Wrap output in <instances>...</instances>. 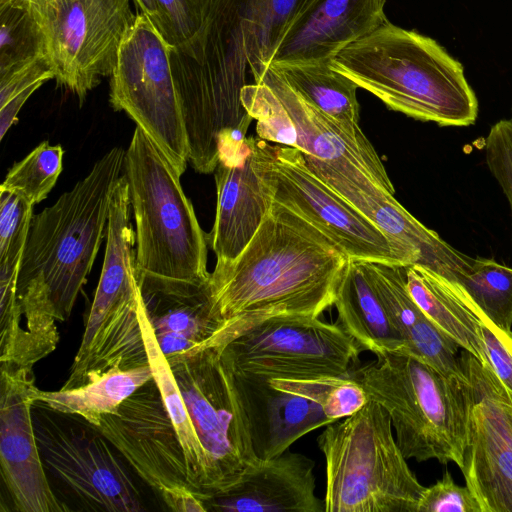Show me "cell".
<instances>
[{
    "instance_id": "obj_27",
    "label": "cell",
    "mask_w": 512,
    "mask_h": 512,
    "mask_svg": "<svg viewBox=\"0 0 512 512\" xmlns=\"http://www.w3.org/2000/svg\"><path fill=\"white\" fill-rule=\"evenodd\" d=\"M151 379L153 371L150 365L113 369L88 384L71 389L43 391L36 387L34 398L53 410L77 414L98 426L102 416L114 412Z\"/></svg>"
},
{
    "instance_id": "obj_35",
    "label": "cell",
    "mask_w": 512,
    "mask_h": 512,
    "mask_svg": "<svg viewBox=\"0 0 512 512\" xmlns=\"http://www.w3.org/2000/svg\"><path fill=\"white\" fill-rule=\"evenodd\" d=\"M241 100L246 112L256 120L257 136L265 141L296 148V127L273 89L262 79L246 84Z\"/></svg>"
},
{
    "instance_id": "obj_10",
    "label": "cell",
    "mask_w": 512,
    "mask_h": 512,
    "mask_svg": "<svg viewBox=\"0 0 512 512\" xmlns=\"http://www.w3.org/2000/svg\"><path fill=\"white\" fill-rule=\"evenodd\" d=\"M166 358L209 462L212 498L258 458L235 375L213 347Z\"/></svg>"
},
{
    "instance_id": "obj_42",
    "label": "cell",
    "mask_w": 512,
    "mask_h": 512,
    "mask_svg": "<svg viewBox=\"0 0 512 512\" xmlns=\"http://www.w3.org/2000/svg\"><path fill=\"white\" fill-rule=\"evenodd\" d=\"M155 336L166 357L197 351L200 345L195 339L180 333L168 332Z\"/></svg>"
},
{
    "instance_id": "obj_41",
    "label": "cell",
    "mask_w": 512,
    "mask_h": 512,
    "mask_svg": "<svg viewBox=\"0 0 512 512\" xmlns=\"http://www.w3.org/2000/svg\"><path fill=\"white\" fill-rule=\"evenodd\" d=\"M417 512H482L467 486L456 484L448 471L434 485L425 487Z\"/></svg>"
},
{
    "instance_id": "obj_8",
    "label": "cell",
    "mask_w": 512,
    "mask_h": 512,
    "mask_svg": "<svg viewBox=\"0 0 512 512\" xmlns=\"http://www.w3.org/2000/svg\"><path fill=\"white\" fill-rule=\"evenodd\" d=\"M40 456L48 476L76 510L140 512L138 487L124 459L101 431L77 414L32 406Z\"/></svg>"
},
{
    "instance_id": "obj_17",
    "label": "cell",
    "mask_w": 512,
    "mask_h": 512,
    "mask_svg": "<svg viewBox=\"0 0 512 512\" xmlns=\"http://www.w3.org/2000/svg\"><path fill=\"white\" fill-rule=\"evenodd\" d=\"M0 466L2 481L18 512H67L53 490L38 449L32 406L33 368L0 366Z\"/></svg>"
},
{
    "instance_id": "obj_14",
    "label": "cell",
    "mask_w": 512,
    "mask_h": 512,
    "mask_svg": "<svg viewBox=\"0 0 512 512\" xmlns=\"http://www.w3.org/2000/svg\"><path fill=\"white\" fill-rule=\"evenodd\" d=\"M463 356L472 401L460 470L482 512H512V403L489 366Z\"/></svg>"
},
{
    "instance_id": "obj_26",
    "label": "cell",
    "mask_w": 512,
    "mask_h": 512,
    "mask_svg": "<svg viewBox=\"0 0 512 512\" xmlns=\"http://www.w3.org/2000/svg\"><path fill=\"white\" fill-rule=\"evenodd\" d=\"M138 315L149 358V365L153 371V379L159 388L164 405L185 453L192 491L205 502L211 497L209 462L194 429L171 367L158 345L140 293Z\"/></svg>"
},
{
    "instance_id": "obj_25",
    "label": "cell",
    "mask_w": 512,
    "mask_h": 512,
    "mask_svg": "<svg viewBox=\"0 0 512 512\" xmlns=\"http://www.w3.org/2000/svg\"><path fill=\"white\" fill-rule=\"evenodd\" d=\"M334 306L336 322L362 351H370L376 356L405 351L406 343L370 284L360 261H348Z\"/></svg>"
},
{
    "instance_id": "obj_37",
    "label": "cell",
    "mask_w": 512,
    "mask_h": 512,
    "mask_svg": "<svg viewBox=\"0 0 512 512\" xmlns=\"http://www.w3.org/2000/svg\"><path fill=\"white\" fill-rule=\"evenodd\" d=\"M33 206L18 194L0 189V264L21 262Z\"/></svg>"
},
{
    "instance_id": "obj_5",
    "label": "cell",
    "mask_w": 512,
    "mask_h": 512,
    "mask_svg": "<svg viewBox=\"0 0 512 512\" xmlns=\"http://www.w3.org/2000/svg\"><path fill=\"white\" fill-rule=\"evenodd\" d=\"M390 417L406 459L463 465L472 401L469 379L448 376L408 352H387L349 375Z\"/></svg>"
},
{
    "instance_id": "obj_39",
    "label": "cell",
    "mask_w": 512,
    "mask_h": 512,
    "mask_svg": "<svg viewBox=\"0 0 512 512\" xmlns=\"http://www.w3.org/2000/svg\"><path fill=\"white\" fill-rule=\"evenodd\" d=\"M487 166L505 194L512 215V120L495 123L484 141Z\"/></svg>"
},
{
    "instance_id": "obj_20",
    "label": "cell",
    "mask_w": 512,
    "mask_h": 512,
    "mask_svg": "<svg viewBox=\"0 0 512 512\" xmlns=\"http://www.w3.org/2000/svg\"><path fill=\"white\" fill-rule=\"evenodd\" d=\"M260 79L273 89L288 112L297 130L296 149L306 158L328 163H352L375 184L395 193L380 156L360 126H346L322 112L297 92L274 67L268 66Z\"/></svg>"
},
{
    "instance_id": "obj_43",
    "label": "cell",
    "mask_w": 512,
    "mask_h": 512,
    "mask_svg": "<svg viewBox=\"0 0 512 512\" xmlns=\"http://www.w3.org/2000/svg\"><path fill=\"white\" fill-rule=\"evenodd\" d=\"M137 8L145 14L157 28L159 22L158 8L155 0H132Z\"/></svg>"
},
{
    "instance_id": "obj_21",
    "label": "cell",
    "mask_w": 512,
    "mask_h": 512,
    "mask_svg": "<svg viewBox=\"0 0 512 512\" xmlns=\"http://www.w3.org/2000/svg\"><path fill=\"white\" fill-rule=\"evenodd\" d=\"M257 139L236 163L218 162L214 171L217 205L208 244L216 262L235 259L248 245L267 211L271 200L261 181Z\"/></svg>"
},
{
    "instance_id": "obj_34",
    "label": "cell",
    "mask_w": 512,
    "mask_h": 512,
    "mask_svg": "<svg viewBox=\"0 0 512 512\" xmlns=\"http://www.w3.org/2000/svg\"><path fill=\"white\" fill-rule=\"evenodd\" d=\"M403 339L406 349L402 352L420 358L445 375L468 379L464 349L423 312L405 330Z\"/></svg>"
},
{
    "instance_id": "obj_22",
    "label": "cell",
    "mask_w": 512,
    "mask_h": 512,
    "mask_svg": "<svg viewBox=\"0 0 512 512\" xmlns=\"http://www.w3.org/2000/svg\"><path fill=\"white\" fill-rule=\"evenodd\" d=\"M234 375L259 458L279 456L305 434L335 422L314 401L277 389L269 379Z\"/></svg>"
},
{
    "instance_id": "obj_9",
    "label": "cell",
    "mask_w": 512,
    "mask_h": 512,
    "mask_svg": "<svg viewBox=\"0 0 512 512\" xmlns=\"http://www.w3.org/2000/svg\"><path fill=\"white\" fill-rule=\"evenodd\" d=\"M35 21L58 85L80 104L111 76L123 38L135 20L132 0H9Z\"/></svg>"
},
{
    "instance_id": "obj_40",
    "label": "cell",
    "mask_w": 512,
    "mask_h": 512,
    "mask_svg": "<svg viewBox=\"0 0 512 512\" xmlns=\"http://www.w3.org/2000/svg\"><path fill=\"white\" fill-rule=\"evenodd\" d=\"M481 336L487 366L512 403V330L501 329L482 311Z\"/></svg>"
},
{
    "instance_id": "obj_28",
    "label": "cell",
    "mask_w": 512,
    "mask_h": 512,
    "mask_svg": "<svg viewBox=\"0 0 512 512\" xmlns=\"http://www.w3.org/2000/svg\"><path fill=\"white\" fill-rule=\"evenodd\" d=\"M314 0H243L249 71L260 80L291 25Z\"/></svg>"
},
{
    "instance_id": "obj_6",
    "label": "cell",
    "mask_w": 512,
    "mask_h": 512,
    "mask_svg": "<svg viewBox=\"0 0 512 512\" xmlns=\"http://www.w3.org/2000/svg\"><path fill=\"white\" fill-rule=\"evenodd\" d=\"M124 175L136 222V274L208 282L207 234L182 189L181 175L139 126L125 152Z\"/></svg>"
},
{
    "instance_id": "obj_36",
    "label": "cell",
    "mask_w": 512,
    "mask_h": 512,
    "mask_svg": "<svg viewBox=\"0 0 512 512\" xmlns=\"http://www.w3.org/2000/svg\"><path fill=\"white\" fill-rule=\"evenodd\" d=\"M54 79L46 56L0 74V139L17 121L27 99L45 82Z\"/></svg>"
},
{
    "instance_id": "obj_13",
    "label": "cell",
    "mask_w": 512,
    "mask_h": 512,
    "mask_svg": "<svg viewBox=\"0 0 512 512\" xmlns=\"http://www.w3.org/2000/svg\"><path fill=\"white\" fill-rule=\"evenodd\" d=\"M219 351L234 374L266 379L348 376L362 352L337 322L305 316L268 319Z\"/></svg>"
},
{
    "instance_id": "obj_12",
    "label": "cell",
    "mask_w": 512,
    "mask_h": 512,
    "mask_svg": "<svg viewBox=\"0 0 512 512\" xmlns=\"http://www.w3.org/2000/svg\"><path fill=\"white\" fill-rule=\"evenodd\" d=\"M257 151L261 181L271 202L314 225L349 260L404 265L386 235L314 173L300 150L270 145L258 137Z\"/></svg>"
},
{
    "instance_id": "obj_23",
    "label": "cell",
    "mask_w": 512,
    "mask_h": 512,
    "mask_svg": "<svg viewBox=\"0 0 512 512\" xmlns=\"http://www.w3.org/2000/svg\"><path fill=\"white\" fill-rule=\"evenodd\" d=\"M128 183L121 175L111 195L104 262L83 338L74 361L89 351L107 315L138 294L136 280V244L131 224Z\"/></svg>"
},
{
    "instance_id": "obj_18",
    "label": "cell",
    "mask_w": 512,
    "mask_h": 512,
    "mask_svg": "<svg viewBox=\"0 0 512 512\" xmlns=\"http://www.w3.org/2000/svg\"><path fill=\"white\" fill-rule=\"evenodd\" d=\"M387 0H314L291 25L269 66L332 62L388 19Z\"/></svg>"
},
{
    "instance_id": "obj_1",
    "label": "cell",
    "mask_w": 512,
    "mask_h": 512,
    "mask_svg": "<svg viewBox=\"0 0 512 512\" xmlns=\"http://www.w3.org/2000/svg\"><path fill=\"white\" fill-rule=\"evenodd\" d=\"M348 261L318 228L272 202L244 250L231 261L216 262L210 273L216 329L200 350L221 349L274 317H320L334 306Z\"/></svg>"
},
{
    "instance_id": "obj_3",
    "label": "cell",
    "mask_w": 512,
    "mask_h": 512,
    "mask_svg": "<svg viewBox=\"0 0 512 512\" xmlns=\"http://www.w3.org/2000/svg\"><path fill=\"white\" fill-rule=\"evenodd\" d=\"M242 12L243 0H211L198 33L170 48L189 162L202 174L218 165L220 136L253 120L241 100L249 69Z\"/></svg>"
},
{
    "instance_id": "obj_31",
    "label": "cell",
    "mask_w": 512,
    "mask_h": 512,
    "mask_svg": "<svg viewBox=\"0 0 512 512\" xmlns=\"http://www.w3.org/2000/svg\"><path fill=\"white\" fill-rule=\"evenodd\" d=\"M277 389L301 395L317 403L333 421L346 418L369 400L363 387L349 376L312 379H269Z\"/></svg>"
},
{
    "instance_id": "obj_16",
    "label": "cell",
    "mask_w": 512,
    "mask_h": 512,
    "mask_svg": "<svg viewBox=\"0 0 512 512\" xmlns=\"http://www.w3.org/2000/svg\"><path fill=\"white\" fill-rule=\"evenodd\" d=\"M96 427L162 501L176 491H192L180 438L154 379Z\"/></svg>"
},
{
    "instance_id": "obj_2",
    "label": "cell",
    "mask_w": 512,
    "mask_h": 512,
    "mask_svg": "<svg viewBox=\"0 0 512 512\" xmlns=\"http://www.w3.org/2000/svg\"><path fill=\"white\" fill-rule=\"evenodd\" d=\"M334 69L389 109L441 127H466L478 116L462 64L434 39L389 20L340 51Z\"/></svg>"
},
{
    "instance_id": "obj_7",
    "label": "cell",
    "mask_w": 512,
    "mask_h": 512,
    "mask_svg": "<svg viewBox=\"0 0 512 512\" xmlns=\"http://www.w3.org/2000/svg\"><path fill=\"white\" fill-rule=\"evenodd\" d=\"M385 409L369 399L325 426L326 512H417L425 487L409 468Z\"/></svg>"
},
{
    "instance_id": "obj_32",
    "label": "cell",
    "mask_w": 512,
    "mask_h": 512,
    "mask_svg": "<svg viewBox=\"0 0 512 512\" xmlns=\"http://www.w3.org/2000/svg\"><path fill=\"white\" fill-rule=\"evenodd\" d=\"M61 145L45 140L25 158L14 163L0 189L18 194L35 205L43 201L55 186L63 169Z\"/></svg>"
},
{
    "instance_id": "obj_30",
    "label": "cell",
    "mask_w": 512,
    "mask_h": 512,
    "mask_svg": "<svg viewBox=\"0 0 512 512\" xmlns=\"http://www.w3.org/2000/svg\"><path fill=\"white\" fill-rule=\"evenodd\" d=\"M459 283L493 323L511 331V267L490 258H473L469 271Z\"/></svg>"
},
{
    "instance_id": "obj_19",
    "label": "cell",
    "mask_w": 512,
    "mask_h": 512,
    "mask_svg": "<svg viewBox=\"0 0 512 512\" xmlns=\"http://www.w3.org/2000/svg\"><path fill=\"white\" fill-rule=\"evenodd\" d=\"M314 461L296 452L257 460L228 490L206 500L215 512H324L315 494Z\"/></svg>"
},
{
    "instance_id": "obj_33",
    "label": "cell",
    "mask_w": 512,
    "mask_h": 512,
    "mask_svg": "<svg viewBox=\"0 0 512 512\" xmlns=\"http://www.w3.org/2000/svg\"><path fill=\"white\" fill-rule=\"evenodd\" d=\"M46 56L39 29L22 6L0 0V74Z\"/></svg>"
},
{
    "instance_id": "obj_24",
    "label": "cell",
    "mask_w": 512,
    "mask_h": 512,
    "mask_svg": "<svg viewBox=\"0 0 512 512\" xmlns=\"http://www.w3.org/2000/svg\"><path fill=\"white\" fill-rule=\"evenodd\" d=\"M406 282L421 311L462 349L487 366L481 336L482 310L465 288L418 264L406 266Z\"/></svg>"
},
{
    "instance_id": "obj_15",
    "label": "cell",
    "mask_w": 512,
    "mask_h": 512,
    "mask_svg": "<svg viewBox=\"0 0 512 512\" xmlns=\"http://www.w3.org/2000/svg\"><path fill=\"white\" fill-rule=\"evenodd\" d=\"M305 159L311 170L331 189L386 235L405 266H425L456 282L469 271L473 258L423 225L395 199L394 194L375 184L359 167L352 163Z\"/></svg>"
},
{
    "instance_id": "obj_4",
    "label": "cell",
    "mask_w": 512,
    "mask_h": 512,
    "mask_svg": "<svg viewBox=\"0 0 512 512\" xmlns=\"http://www.w3.org/2000/svg\"><path fill=\"white\" fill-rule=\"evenodd\" d=\"M125 152L121 147L110 149L87 176L32 218L17 289L39 287L57 321L70 317L107 235L111 195Z\"/></svg>"
},
{
    "instance_id": "obj_38",
    "label": "cell",
    "mask_w": 512,
    "mask_h": 512,
    "mask_svg": "<svg viewBox=\"0 0 512 512\" xmlns=\"http://www.w3.org/2000/svg\"><path fill=\"white\" fill-rule=\"evenodd\" d=\"M157 30L175 48L190 41L202 27L211 0H155Z\"/></svg>"
},
{
    "instance_id": "obj_29",
    "label": "cell",
    "mask_w": 512,
    "mask_h": 512,
    "mask_svg": "<svg viewBox=\"0 0 512 512\" xmlns=\"http://www.w3.org/2000/svg\"><path fill=\"white\" fill-rule=\"evenodd\" d=\"M274 68L297 92L322 112L346 126H359V87L350 78L334 69L331 62Z\"/></svg>"
},
{
    "instance_id": "obj_11",
    "label": "cell",
    "mask_w": 512,
    "mask_h": 512,
    "mask_svg": "<svg viewBox=\"0 0 512 512\" xmlns=\"http://www.w3.org/2000/svg\"><path fill=\"white\" fill-rule=\"evenodd\" d=\"M110 80L109 101L124 111L182 175L189 147L172 76L170 46L142 12L126 32Z\"/></svg>"
}]
</instances>
